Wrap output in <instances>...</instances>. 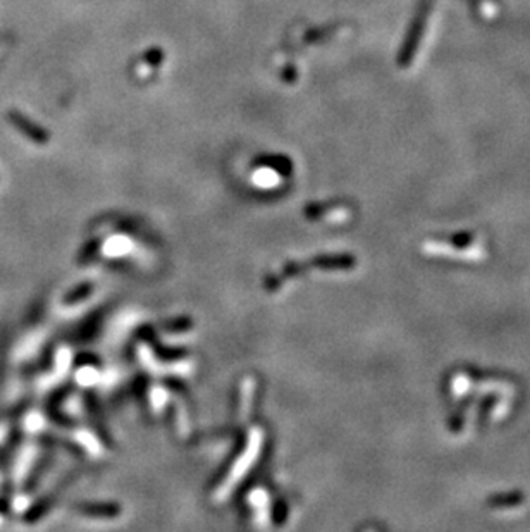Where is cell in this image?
Here are the masks:
<instances>
[{"label":"cell","mask_w":530,"mask_h":532,"mask_svg":"<svg viewBox=\"0 0 530 532\" xmlns=\"http://www.w3.org/2000/svg\"><path fill=\"white\" fill-rule=\"evenodd\" d=\"M14 122H16L17 128H19L21 131H24V135L30 136V138L33 140V142H37V143H45V142H47V140H48V133L45 131V129L38 128V126H37V125H33V122L26 121V119L21 118L19 114L14 116Z\"/></svg>","instance_id":"2"},{"label":"cell","mask_w":530,"mask_h":532,"mask_svg":"<svg viewBox=\"0 0 530 532\" xmlns=\"http://www.w3.org/2000/svg\"><path fill=\"white\" fill-rule=\"evenodd\" d=\"M81 513L90 517H116L121 513V508H119L116 503H93V505H80L77 506Z\"/></svg>","instance_id":"1"},{"label":"cell","mask_w":530,"mask_h":532,"mask_svg":"<svg viewBox=\"0 0 530 532\" xmlns=\"http://www.w3.org/2000/svg\"><path fill=\"white\" fill-rule=\"evenodd\" d=\"M91 290H93V288H91L90 283H83L81 286L74 288V290H71L69 293L66 295L64 304H76V302L83 300L84 297H88V295L91 293Z\"/></svg>","instance_id":"3"},{"label":"cell","mask_w":530,"mask_h":532,"mask_svg":"<svg viewBox=\"0 0 530 532\" xmlns=\"http://www.w3.org/2000/svg\"><path fill=\"white\" fill-rule=\"evenodd\" d=\"M282 77H284L286 83H295L296 81V73L295 68H288L284 73H282Z\"/></svg>","instance_id":"5"},{"label":"cell","mask_w":530,"mask_h":532,"mask_svg":"<svg viewBox=\"0 0 530 532\" xmlns=\"http://www.w3.org/2000/svg\"><path fill=\"white\" fill-rule=\"evenodd\" d=\"M143 61L147 62L148 66H161L162 61H164V52H162L161 48H150V51L143 55Z\"/></svg>","instance_id":"4"}]
</instances>
